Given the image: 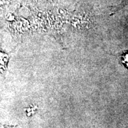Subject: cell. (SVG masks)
Masks as SVG:
<instances>
[{
  "label": "cell",
  "mask_w": 128,
  "mask_h": 128,
  "mask_svg": "<svg viewBox=\"0 0 128 128\" xmlns=\"http://www.w3.org/2000/svg\"><path fill=\"white\" fill-rule=\"evenodd\" d=\"M122 62L125 64L126 66L128 67V54H125L124 55L122 56Z\"/></svg>",
  "instance_id": "6da1fadb"
},
{
  "label": "cell",
  "mask_w": 128,
  "mask_h": 128,
  "mask_svg": "<svg viewBox=\"0 0 128 128\" xmlns=\"http://www.w3.org/2000/svg\"><path fill=\"white\" fill-rule=\"evenodd\" d=\"M17 128L16 127H13V126H6V128Z\"/></svg>",
  "instance_id": "7a4b0ae2"
}]
</instances>
